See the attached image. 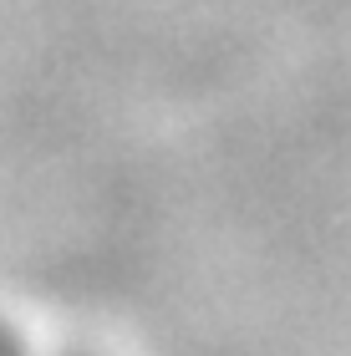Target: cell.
I'll use <instances>...</instances> for the list:
<instances>
[{
    "label": "cell",
    "mask_w": 351,
    "mask_h": 356,
    "mask_svg": "<svg viewBox=\"0 0 351 356\" xmlns=\"http://www.w3.org/2000/svg\"><path fill=\"white\" fill-rule=\"evenodd\" d=\"M0 356H31V351H0Z\"/></svg>",
    "instance_id": "cell-1"
}]
</instances>
